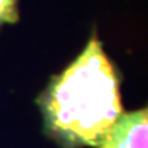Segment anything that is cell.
Wrapping results in <instances>:
<instances>
[{
    "label": "cell",
    "instance_id": "6da1fadb",
    "mask_svg": "<svg viewBox=\"0 0 148 148\" xmlns=\"http://www.w3.org/2000/svg\"><path fill=\"white\" fill-rule=\"evenodd\" d=\"M47 132L66 148L97 147L123 114L119 78L93 37L41 97Z\"/></svg>",
    "mask_w": 148,
    "mask_h": 148
},
{
    "label": "cell",
    "instance_id": "3957f363",
    "mask_svg": "<svg viewBox=\"0 0 148 148\" xmlns=\"http://www.w3.org/2000/svg\"><path fill=\"white\" fill-rule=\"evenodd\" d=\"M18 19L16 0H0V26Z\"/></svg>",
    "mask_w": 148,
    "mask_h": 148
},
{
    "label": "cell",
    "instance_id": "7a4b0ae2",
    "mask_svg": "<svg viewBox=\"0 0 148 148\" xmlns=\"http://www.w3.org/2000/svg\"><path fill=\"white\" fill-rule=\"evenodd\" d=\"M147 108L126 112L119 116L97 148H147Z\"/></svg>",
    "mask_w": 148,
    "mask_h": 148
}]
</instances>
